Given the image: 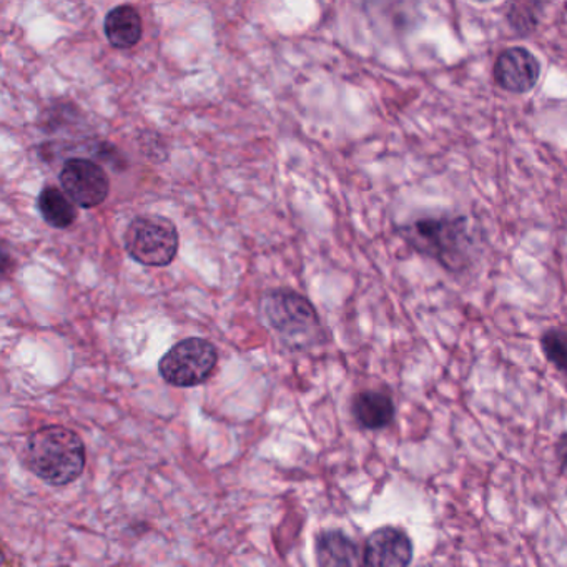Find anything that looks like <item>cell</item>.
Here are the masks:
<instances>
[{
	"instance_id": "cell-1",
	"label": "cell",
	"mask_w": 567,
	"mask_h": 567,
	"mask_svg": "<svg viewBox=\"0 0 567 567\" xmlns=\"http://www.w3.org/2000/svg\"><path fill=\"white\" fill-rule=\"evenodd\" d=\"M399 231L414 252L438 263L449 274H465L473 266L476 239L465 215L414 218Z\"/></svg>"
},
{
	"instance_id": "cell-2",
	"label": "cell",
	"mask_w": 567,
	"mask_h": 567,
	"mask_svg": "<svg viewBox=\"0 0 567 567\" xmlns=\"http://www.w3.org/2000/svg\"><path fill=\"white\" fill-rule=\"evenodd\" d=\"M22 458L50 486H67L84 473L85 446L75 431L53 424L28 436Z\"/></svg>"
},
{
	"instance_id": "cell-3",
	"label": "cell",
	"mask_w": 567,
	"mask_h": 567,
	"mask_svg": "<svg viewBox=\"0 0 567 567\" xmlns=\"http://www.w3.org/2000/svg\"><path fill=\"white\" fill-rule=\"evenodd\" d=\"M123 245L130 258L145 266H169L179 252L176 224L161 215L133 218L123 233Z\"/></svg>"
},
{
	"instance_id": "cell-4",
	"label": "cell",
	"mask_w": 567,
	"mask_h": 567,
	"mask_svg": "<svg viewBox=\"0 0 567 567\" xmlns=\"http://www.w3.org/2000/svg\"><path fill=\"white\" fill-rule=\"evenodd\" d=\"M218 353L214 343L204 338H186L170 348L158 364L161 378L177 388L202 385L214 375Z\"/></svg>"
},
{
	"instance_id": "cell-5",
	"label": "cell",
	"mask_w": 567,
	"mask_h": 567,
	"mask_svg": "<svg viewBox=\"0 0 567 567\" xmlns=\"http://www.w3.org/2000/svg\"><path fill=\"white\" fill-rule=\"evenodd\" d=\"M266 323L291 345L305 343L318 333L319 318L312 303L297 291H270L263 300Z\"/></svg>"
},
{
	"instance_id": "cell-6",
	"label": "cell",
	"mask_w": 567,
	"mask_h": 567,
	"mask_svg": "<svg viewBox=\"0 0 567 567\" xmlns=\"http://www.w3.org/2000/svg\"><path fill=\"white\" fill-rule=\"evenodd\" d=\"M60 185L69 198L81 208H95L106 202L110 180L100 165L85 158H71L63 164Z\"/></svg>"
},
{
	"instance_id": "cell-7",
	"label": "cell",
	"mask_w": 567,
	"mask_h": 567,
	"mask_svg": "<svg viewBox=\"0 0 567 567\" xmlns=\"http://www.w3.org/2000/svg\"><path fill=\"white\" fill-rule=\"evenodd\" d=\"M493 77L497 87L509 94H528L541 77V63L531 50L509 47L496 57Z\"/></svg>"
},
{
	"instance_id": "cell-8",
	"label": "cell",
	"mask_w": 567,
	"mask_h": 567,
	"mask_svg": "<svg viewBox=\"0 0 567 567\" xmlns=\"http://www.w3.org/2000/svg\"><path fill=\"white\" fill-rule=\"evenodd\" d=\"M414 547L403 529L383 526L364 543V567H410Z\"/></svg>"
},
{
	"instance_id": "cell-9",
	"label": "cell",
	"mask_w": 567,
	"mask_h": 567,
	"mask_svg": "<svg viewBox=\"0 0 567 567\" xmlns=\"http://www.w3.org/2000/svg\"><path fill=\"white\" fill-rule=\"evenodd\" d=\"M351 410L361 427L378 431L391 424L396 408L388 393L382 389H366L354 396Z\"/></svg>"
},
{
	"instance_id": "cell-10",
	"label": "cell",
	"mask_w": 567,
	"mask_h": 567,
	"mask_svg": "<svg viewBox=\"0 0 567 567\" xmlns=\"http://www.w3.org/2000/svg\"><path fill=\"white\" fill-rule=\"evenodd\" d=\"M104 28L110 46L119 50H129L137 46L144 34L141 14L132 5H119L112 9L107 14Z\"/></svg>"
},
{
	"instance_id": "cell-11",
	"label": "cell",
	"mask_w": 567,
	"mask_h": 567,
	"mask_svg": "<svg viewBox=\"0 0 567 567\" xmlns=\"http://www.w3.org/2000/svg\"><path fill=\"white\" fill-rule=\"evenodd\" d=\"M319 567H360L357 544L340 531L323 532L318 538Z\"/></svg>"
},
{
	"instance_id": "cell-12",
	"label": "cell",
	"mask_w": 567,
	"mask_h": 567,
	"mask_svg": "<svg viewBox=\"0 0 567 567\" xmlns=\"http://www.w3.org/2000/svg\"><path fill=\"white\" fill-rule=\"evenodd\" d=\"M44 221L57 230H65L77 220V208L63 190L57 186H46L37 200Z\"/></svg>"
},
{
	"instance_id": "cell-13",
	"label": "cell",
	"mask_w": 567,
	"mask_h": 567,
	"mask_svg": "<svg viewBox=\"0 0 567 567\" xmlns=\"http://www.w3.org/2000/svg\"><path fill=\"white\" fill-rule=\"evenodd\" d=\"M540 343L546 360L553 364L557 372L567 376V329H546Z\"/></svg>"
},
{
	"instance_id": "cell-14",
	"label": "cell",
	"mask_w": 567,
	"mask_h": 567,
	"mask_svg": "<svg viewBox=\"0 0 567 567\" xmlns=\"http://www.w3.org/2000/svg\"><path fill=\"white\" fill-rule=\"evenodd\" d=\"M538 11H540V4H524V2L522 4H511L506 19H508L511 28H515L518 34L529 36L540 25Z\"/></svg>"
},
{
	"instance_id": "cell-15",
	"label": "cell",
	"mask_w": 567,
	"mask_h": 567,
	"mask_svg": "<svg viewBox=\"0 0 567 567\" xmlns=\"http://www.w3.org/2000/svg\"><path fill=\"white\" fill-rule=\"evenodd\" d=\"M556 458L559 462L560 473L567 478V433H564L556 443Z\"/></svg>"
}]
</instances>
